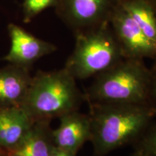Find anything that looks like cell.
Segmentation results:
<instances>
[{
    "instance_id": "7a4b0ae2",
    "label": "cell",
    "mask_w": 156,
    "mask_h": 156,
    "mask_svg": "<svg viewBox=\"0 0 156 156\" xmlns=\"http://www.w3.org/2000/svg\"><path fill=\"white\" fill-rule=\"evenodd\" d=\"M83 101L77 80L63 67L38 71L32 78L22 106L34 121L51 120L79 110Z\"/></svg>"
},
{
    "instance_id": "8992f818",
    "label": "cell",
    "mask_w": 156,
    "mask_h": 156,
    "mask_svg": "<svg viewBox=\"0 0 156 156\" xmlns=\"http://www.w3.org/2000/svg\"><path fill=\"white\" fill-rule=\"evenodd\" d=\"M109 24L124 58L155 59L156 44L145 36L119 1L111 15Z\"/></svg>"
},
{
    "instance_id": "e0dca14e",
    "label": "cell",
    "mask_w": 156,
    "mask_h": 156,
    "mask_svg": "<svg viewBox=\"0 0 156 156\" xmlns=\"http://www.w3.org/2000/svg\"><path fill=\"white\" fill-rule=\"evenodd\" d=\"M147 2L151 5V7L153 8L154 12L156 15V0H145Z\"/></svg>"
},
{
    "instance_id": "6da1fadb",
    "label": "cell",
    "mask_w": 156,
    "mask_h": 156,
    "mask_svg": "<svg viewBox=\"0 0 156 156\" xmlns=\"http://www.w3.org/2000/svg\"><path fill=\"white\" fill-rule=\"evenodd\" d=\"M87 103L94 156H106L132 144L156 116L149 103Z\"/></svg>"
},
{
    "instance_id": "4fadbf2b",
    "label": "cell",
    "mask_w": 156,
    "mask_h": 156,
    "mask_svg": "<svg viewBox=\"0 0 156 156\" xmlns=\"http://www.w3.org/2000/svg\"><path fill=\"white\" fill-rule=\"evenodd\" d=\"M132 145V156H156V123H151Z\"/></svg>"
},
{
    "instance_id": "8fae6325",
    "label": "cell",
    "mask_w": 156,
    "mask_h": 156,
    "mask_svg": "<svg viewBox=\"0 0 156 156\" xmlns=\"http://www.w3.org/2000/svg\"><path fill=\"white\" fill-rule=\"evenodd\" d=\"M34 122L23 106L0 108V148L7 151L15 147Z\"/></svg>"
},
{
    "instance_id": "ba28073f",
    "label": "cell",
    "mask_w": 156,
    "mask_h": 156,
    "mask_svg": "<svg viewBox=\"0 0 156 156\" xmlns=\"http://www.w3.org/2000/svg\"><path fill=\"white\" fill-rule=\"evenodd\" d=\"M59 125L53 129L55 147L77 155L84 144L91 138V124L88 114L79 110L60 116Z\"/></svg>"
},
{
    "instance_id": "52a82bcc",
    "label": "cell",
    "mask_w": 156,
    "mask_h": 156,
    "mask_svg": "<svg viewBox=\"0 0 156 156\" xmlns=\"http://www.w3.org/2000/svg\"><path fill=\"white\" fill-rule=\"evenodd\" d=\"M10 48L2 59L9 64L30 68L39 58L56 51L57 47L51 43L37 38L14 23L7 27Z\"/></svg>"
},
{
    "instance_id": "9c48e42d",
    "label": "cell",
    "mask_w": 156,
    "mask_h": 156,
    "mask_svg": "<svg viewBox=\"0 0 156 156\" xmlns=\"http://www.w3.org/2000/svg\"><path fill=\"white\" fill-rule=\"evenodd\" d=\"M32 78L28 67L9 63L0 68V108L22 106Z\"/></svg>"
},
{
    "instance_id": "7c38bea8",
    "label": "cell",
    "mask_w": 156,
    "mask_h": 156,
    "mask_svg": "<svg viewBox=\"0 0 156 156\" xmlns=\"http://www.w3.org/2000/svg\"><path fill=\"white\" fill-rule=\"evenodd\" d=\"M142 32L156 44V15L145 0H119Z\"/></svg>"
},
{
    "instance_id": "3957f363",
    "label": "cell",
    "mask_w": 156,
    "mask_h": 156,
    "mask_svg": "<svg viewBox=\"0 0 156 156\" xmlns=\"http://www.w3.org/2000/svg\"><path fill=\"white\" fill-rule=\"evenodd\" d=\"M151 72L143 59L124 58L94 77L84 94L87 103H149Z\"/></svg>"
},
{
    "instance_id": "5bb4252c",
    "label": "cell",
    "mask_w": 156,
    "mask_h": 156,
    "mask_svg": "<svg viewBox=\"0 0 156 156\" xmlns=\"http://www.w3.org/2000/svg\"><path fill=\"white\" fill-rule=\"evenodd\" d=\"M57 0H23V16L25 23H29L46 9L55 6Z\"/></svg>"
},
{
    "instance_id": "5b68a950",
    "label": "cell",
    "mask_w": 156,
    "mask_h": 156,
    "mask_svg": "<svg viewBox=\"0 0 156 156\" xmlns=\"http://www.w3.org/2000/svg\"><path fill=\"white\" fill-rule=\"evenodd\" d=\"M119 0H57L54 8L74 35L109 22Z\"/></svg>"
},
{
    "instance_id": "277c9868",
    "label": "cell",
    "mask_w": 156,
    "mask_h": 156,
    "mask_svg": "<svg viewBox=\"0 0 156 156\" xmlns=\"http://www.w3.org/2000/svg\"><path fill=\"white\" fill-rule=\"evenodd\" d=\"M65 68L76 80L95 77L124 58L109 22L75 35Z\"/></svg>"
},
{
    "instance_id": "30bf717a",
    "label": "cell",
    "mask_w": 156,
    "mask_h": 156,
    "mask_svg": "<svg viewBox=\"0 0 156 156\" xmlns=\"http://www.w3.org/2000/svg\"><path fill=\"white\" fill-rule=\"evenodd\" d=\"M51 120L35 121L29 131L17 145L10 150H2L5 156H48L55 145ZM1 149V148H0Z\"/></svg>"
},
{
    "instance_id": "9a60e30c",
    "label": "cell",
    "mask_w": 156,
    "mask_h": 156,
    "mask_svg": "<svg viewBox=\"0 0 156 156\" xmlns=\"http://www.w3.org/2000/svg\"><path fill=\"white\" fill-rule=\"evenodd\" d=\"M153 61V66L150 68L151 80L148 93V103L156 111V58Z\"/></svg>"
},
{
    "instance_id": "2e32d148",
    "label": "cell",
    "mask_w": 156,
    "mask_h": 156,
    "mask_svg": "<svg viewBox=\"0 0 156 156\" xmlns=\"http://www.w3.org/2000/svg\"><path fill=\"white\" fill-rule=\"evenodd\" d=\"M48 156H76L74 155L73 154L68 153V152H66L63 151V150L59 149V148L54 147V148L52 150V151L51 152Z\"/></svg>"
}]
</instances>
